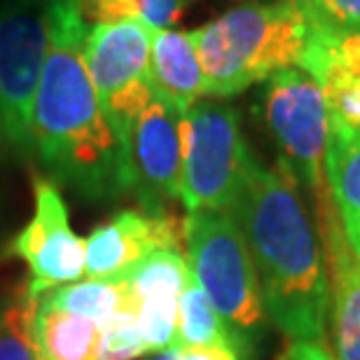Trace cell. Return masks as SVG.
<instances>
[{"mask_svg":"<svg viewBox=\"0 0 360 360\" xmlns=\"http://www.w3.org/2000/svg\"><path fill=\"white\" fill-rule=\"evenodd\" d=\"M87 28L77 0H49V49L35 91L31 146L52 183L87 199H115L129 192L127 155L84 66Z\"/></svg>","mask_w":360,"mask_h":360,"instance_id":"cell-1","label":"cell"},{"mask_svg":"<svg viewBox=\"0 0 360 360\" xmlns=\"http://www.w3.org/2000/svg\"><path fill=\"white\" fill-rule=\"evenodd\" d=\"M236 225L253 257L260 297L281 333L300 342H323L330 285L321 239L283 164L267 169L250 153L236 197Z\"/></svg>","mask_w":360,"mask_h":360,"instance_id":"cell-2","label":"cell"},{"mask_svg":"<svg viewBox=\"0 0 360 360\" xmlns=\"http://www.w3.org/2000/svg\"><path fill=\"white\" fill-rule=\"evenodd\" d=\"M311 21L295 3H243L192 31L206 94L229 98L300 68Z\"/></svg>","mask_w":360,"mask_h":360,"instance_id":"cell-3","label":"cell"},{"mask_svg":"<svg viewBox=\"0 0 360 360\" xmlns=\"http://www.w3.org/2000/svg\"><path fill=\"white\" fill-rule=\"evenodd\" d=\"M185 253L192 278L229 326L243 337L262 326L264 304L255 264L232 213H187Z\"/></svg>","mask_w":360,"mask_h":360,"instance_id":"cell-4","label":"cell"},{"mask_svg":"<svg viewBox=\"0 0 360 360\" xmlns=\"http://www.w3.org/2000/svg\"><path fill=\"white\" fill-rule=\"evenodd\" d=\"M250 150L241 136L239 112L218 101H199L183 115V187L187 213L222 211L236 204Z\"/></svg>","mask_w":360,"mask_h":360,"instance_id":"cell-5","label":"cell"},{"mask_svg":"<svg viewBox=\"0 0 360 360\" xmlns=\"http://www.w3.org/2000/svg\"><path fill=\"white\" fill-rule=\"evenodd\" d=\"M47 49L49 0H0V155H33V103Z\"/></svg>","mask_w":360,"mask_h":360,"instance_id":"cell-6","label":"cell"},{"mask_svg":"<svg viewBox=\"0 0 360 360\" xmlns=\"http://www.w3.org/2000/svg\"><path fill=\"white\" fill-rule=\"evenodd\" d=\"M262 112L283 167L297 183L319 194L326 190L330 112L321 84L302 68H285L267 80Z\"/></svg>","mask_w":360,"mask_h":360,"instance_id":"cell-7","label":"cell"},{"mask_svg":"<svg viewBox=\"0 0 360 360\" xmlns=\"http://www.w3.org/2000/svg\"><path fill=\"white\" fill-rule=\"evenodd\" d=\"M150 40L153 28L141 21L96 24L84 35V66L122 146L136 117L155 98L150 87Z\"/></svg>","mask_w":360,"mask_h":360,"instance_id":"cell-8","label":"cell"},{"mask_svg":"<svg viewBox=\"0 0 360 360\" xmlns=\"http://www.w3.org/2000/svg\"><path fill=\"white\" fill-rule=\"evenodd\" d=\"M129 192L146 213H169L183 187V115L153 98L129 129L127 143Z\"/></svg>","mask_w":360,"mask_h":360,"instance_id":"cell-9","label":"cell"},{"mask_svg":"<svg viewBox=\"0 0 360 360\" xmlns=\"http://www.w3.org/2000/svg\"><path fill=\"white\" fill-rule=\"evenodd\" d=\"M33 192V218L14 236L10 253L28 264L26 290L33 297H40L66 283H75L82 276L84 239L70 229L68 208L52 180L35 178Z\"/></svg>","mask_w":360,"mask_h":360,"instance_id":"cell-10","label":"cell"},{"mask_svg":"<svg viewBox=\"0 0 360 360\" xmlns=\"http://www.w3.org/2000/svg\"><path fill=\"white\" fill-rule=\"evenodd\" d=\"M155 250L185 253V218L122 211L84 239V274L89 278H120Z\"/></svg>","mask_w":360,"mask_h":360,"instance_id":"cell-11","label":"cell"},{"mask_svg":"<svg viewBox=\"0 0 360 360\" xmlns=\"http://www.w3.org/2000/svg\"><path fill=\"white\" fill-rule=\"evenodd\" d=\"M319 239L330 285V323L337 360H360V262L342 227V215L326 187L319 194Z\"/></svg>","mask_w":360,"mask_h":360,"instance_id":"cell-12","label":"cell"},{"mask_svg":"<svg viewBox=\"0 0 360 360\" xmlns=\"http://www.w3.org/2000/svg\"><path fill=\"white\" fill-rule=\"evenodd\" d=\"M150 87L155 98L164 101L180 115L206 96V77L201 68L192 31L160 28L150 40Z\"/></svg>","mask_w":360,"mask_h":360,"instance_id":"cell-13","label":"cell"},{"mask_svg":"<svg viewBox=\"0 0 360 360\" xmlns=\"http://www.w3.org/2000/svg\"><path fill=\"white\" fill-rule=\"evenodd\" d=\"M300 68L307 70L323 91H360V28H328L311 24Z\"/></svg>","mask_w":360,"mask_h":360,"instance_id":"cell-14","label":"cell"},{"mask_svg":"<svg viewBox=\"0 0 360 360\" xmlns=\"http://www.w3.org/2000/svg\"><path fill=\"white\" fill-rule=\"evenodd\" d=\"M35 342L45 360H96L98 326L38 300Z\"/></svg>","mask_w":360,"mask_h":360,"instance_id":"cell-15","label":"cell"},{"mask_svg":"<svg viewBox=\"0 0 360 360\" xmlns=\"http://www.w3.org/2000/svg\"><path fill=\"white\" fill-rule=\"evenodd\" d=\"M178 347H227L239 356L246 351V337L215 311L194 278H190L178 300Z\"/></svg>","mask_w":360,"mask_h":360,"instance_id":"cell-16","label":"cell"},{"mask_svg":"<svg viewBox=\"0 0 360 360\" xmlns=\"http://www.w3.org/2000/svg\"><path fill=\"white\" fill-rule=\"evenodd\" d=\"M120 278L129 283L136 307L178 304L180 292L192 278V271L187 255L180 250H155Z\"/></svg>","mask_w":360,"mask_h":360,"instance_id":"cell-17","label":"cell"},{"mask_svg":"<svg viewBox=\"0 0 360 360\" xmlns=\"http://www.w3.org/2000/svg\"><path fill=\"white\" fill-rule=\"evenodd\" d=\"M40 297L47 304L87 319L96 326L112 319L122 309L136 307L134 295L124 278H87L82 283L75 281V283L61 285L56 290L40 295Z\"/></svg>","mask_w":360,"mask_h":360,"instance_id":"cell-18","label":"cell"},{"mask_svg":"<svg viewBox=\"0 0 360 360\" xmlns=\"http://www.w3.org/2000/svg\"><path fill=\"white\" fill-rule=\"evenodd\" d=\"M326 183L342 215H360V129H330Z\"/></svg>","mask_w":360,"mask_h":360,"instance_id":"cell-19","label":"cell"},{"mask_svg":"<svg viewBox=\"0 0 360 360\" xmlns=\"http://www.w3.org/2000/svg\"><path fill=\"white\" fill-rule=\"evenodd\" d=\"M190 0H77L84 24L141 21L153 31L171 28L183 17Z\"/></svg>","mask_w":360,"mask_h":360,"instance_id":"cell-20","label":"cell"},{"mask_svg":"<svg viewBox=\"0 0 360 360\" xmlns=\"http://www.w3.org/2000/svg\"><path fill=\"white\" fill-rule=\"evenodd\" d=\"M38 300L24 288L0 307V360H45L35 342Z\"/></svg>","mask_w":360,"mask_h":360,"instance_id":"cell-21","label":"cell"},{"mask_svg":"<svg viewBox=\"0 0 360 360\" xmlns=\"http://www.w3.org/2000/svg\"><path fill=\"white\" fill-rule=\"evenodd\" d=\"M148 351L136 319V307L122 309L120 314L98 326L96 360H136Z\"/></svg>","mask_w":360,"mask_h":360,"instance_id":"cell-22","label":"cell"},{"mask_svg":"<svg viewBox=\"0 0 360 360\" xmlns=\"http://www.w3.org/2000/svg\"><path fill=\"white\" fill-rule=\"evenodd\" d=\"M300 5L311 24L328 28H360V0H288Z\"/></svg>","mask_w":360,"mask_h":360,"instance_id":"cell-23","label":"cell"},{"mask_svg":"<svg viewBox=\"0 0 360 360\" xmlns=\"http://www.w3.org/2000/svg\"><path fill=\"white\" fill-rule=\"evenodd\" d=\"M281 360H337V358L330 356V351L319 342L290 340V344L285 347Z\"/></svg>","mask_w":360,"mask_h":360,"instance_id":"cell-24","label":"cell"},{"mask_svg":"<svg viewBox=\"0 0 360 360\" xmlns=\"http://www.w3.org/2000/svg\"><path fill=\"white\" fill-rule=\"evenodd\" d=\"M176 360H241V356L227 347H178Z\"/></svg>","mask_w":360,"mask_h":360,"instance_id":"cell-25","label":"cell"},{"mask_svg":"<svg viewBox=\"0 0 360 360\" xmlns=\"http://www.w3.org/2000/svg\"><path fill=\"white\" fill-rule=\"evenodd\" d=\"M342 227H344V234H347L351 250H354V255L360 262V215H342Z\"/></svg>","mask_w":360,"mask_h":360,"instance_id":"cell-26","label":"cell"},{"mask_svg":"<svg viewBox=\"0 0 360 360\" xmlns=\"http://www.w3.org/2000/svg\"><path fill=\"white\" fill-rule=\"evenodd\" d=\"M150 360H176V349H169V351H162V354L153 356Z\"/></svg>","mask_w":360,"mask_h":360,"instance_id":"cell-27","label":"cell"}]
</instances>
